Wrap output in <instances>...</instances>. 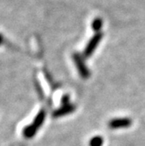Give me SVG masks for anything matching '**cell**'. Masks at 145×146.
Instances as JSON below:
<instances>
[{"instance_id":"cell-1","label":"cell","mask_w":145,"mask_h":146,"mask_svg":"<svg viewBox=\"0 0 145 146\" xmlns=\"http://www.w3.org/2000/svg\"><path fill=\"white\" fill-rule=\"evenodd\" d=\"M46 112L44 110H41L36 115L35 119L33 120V123L32 124H30L29 126L24 128V129L23 131L24 136L27 138L33 137L36 134L37 130L42 126L45 119H46Z\"/></svg>"},{"instance_id":"cell-2","label":"cell","mask_w":145,"mask_h":146,"mask_svg":"<svg viewBox=\"0 0 145 146\" xmlns=\"http://www.w3.org/2000/svg\"><path fill=\"white\" fill-rule=\"evenodd\" d=\"M102 38H103V33L101 32V33H96L93 37L90 38V40L87 44L85 50H84V52H83V55L86 58H89L92 54H94V52L96 50L98 45L101 41Z\"/></svg>"},{"instance_id":"cell-3","label":"cell","mask_w":145,"mask_h":146,"mask_svg":"<svg viewBox=\"0 0 145 146\" xmlns=\"http://www.w3.org/2000/svg\"><path fill=\"white\" fill-rule=\"evenodd\" d=\"M73 60L74 61L79 74H80V76L83 79H88L90 77V71L84 62L83 57L80 54L75 52L73 55Z\"/></svg>"},{"instance_id":"cell-4","label":"cell","mask_w":145,"mask_h":146,"mask_svg":"<svg viewBox=\"0 0 145 146\" xmlns=\"http://www.w3.org/2000/svg\"><path fill=\"white\" fill-rule=\"evenodd\" d=\"M132 124V120L129 118H114L108 123V126L112 129L128 128Z\"/></svg>"},{"instance_id":"cell-5","label":"cell","mask_w":145,"mask_h":146,"mask_svg":"<svg viewBox=\"0 0 145 146\" xmlns=\"http://www.w3.org/2000/svg\"><path fill=\"white\" fill-rule=\"evenodd\" d=\"M75 110V106L73 104H67V105H63L61 108L56 110L52 113V116L58 118V117H61L64 115H69L71 113H73Z\"/></svg>"},{"instance_id":"cell-6","label":"cell","mask_w":145,"mask_h":146,"mask_svg":"<svg viewBox=\"0 0 145 146\" xmlns=\"http://www.w3.org/2000/svg\"><path fill=\"white\" fill-rule=\"evenodd\" d=\"M102 25H103V22H102L101 19L96 18L93 20V22H92V29H93L95 33H101V30L102 28Z\"/></svg>"},{"instance_id":"cell-7","label":"cell","mask_w":145,"mask_h":146,"mask_svg":"<svg viewBox=\"0 0 145 146\" xmlns=\"http://www.w3.org/2000/svg\"><path fill=\"white\" fill-rule=\"evenodd\" d=\"M104 143V139L101 136L93 137L89 141V146H102Z\"/></svg>"},{"instance_id":"cell-8","label":"cell","mask_w":145,"mask_h":146,"mask_svg":"<svg viewBox=\"0 0 145 146\" xmlns=\"http://www.w3.org/2000/svg\"><path fill=\"white\" fill-rule=\"evenodd\" d=\"M61 102H62L63 105L69 104V103H70V102H69V96H68V95L63 96V97H62V99H61Z\"/></svg>"},{"instance_id":"cell-9","label":"cell","mask_w":145,"mask_h":146,"mask_svg":"<svg viewBox=\"0 0 145 146\" xmlns=\"http://www.w3.org/2000/svg\"><path fill=\"white\" fill-rule=\"evenodd\" d=\"M3 40H4V37L1 33H0V45L3 43Z\"/></svg>"}]
</instances>
